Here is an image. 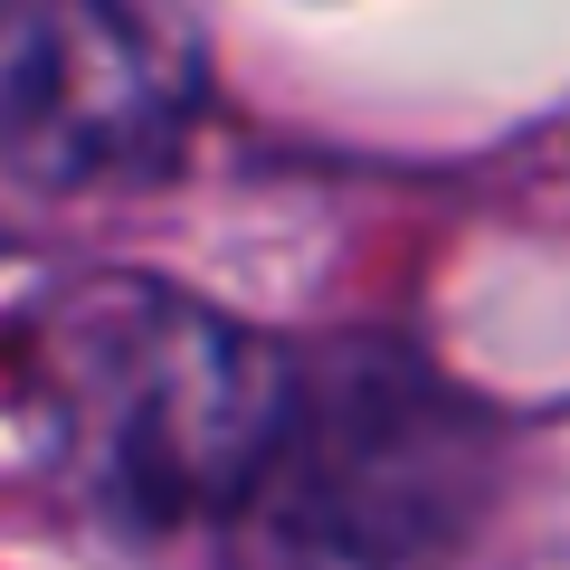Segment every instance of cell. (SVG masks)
Wrapping results in <instances>:
<instances>
[{"instance_id":"2","label":"cell","mask_w":570,"mask_h":570,"mask_svg":"<svg viewBox=\"0 0 570 570\" xmlns=\"http://www.w3.org/2000/svg\"><path fill=\"white\" fill-rule=\"evenodd\" d=\"M39 438L115 532H209L285 381V343L163 276H77L20 333Z\"/></svg>"},{"instance_id":"3","label":"cell","mask_w":570,"mask_h":570,"mask_svg":"<svg viewBox=\"0 0 570 570\" xmlns=\"http://www.w3.org/2000/svg\"><path fill=\"white\" fill-rule=\"evenodd\" d=\"M190 48L134 0H0V171L29 190H142L190 134Z\"/></svg>"},{"instance_id":"1","label":"cell","mask_w":570,"mask_h":570,"mask_svg":"<svg viewBox=\"0 0 570 570\" xmlns=\"http://www.w3.org/2000/svg\"><path fill=\"white\" fill-rule=\"evenodd\" d=\"M494 494V428L390 333L285 343V381L228 485L219 570H438Z\"/></svg>"}]
</instances>
